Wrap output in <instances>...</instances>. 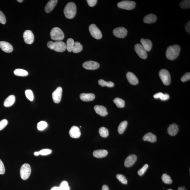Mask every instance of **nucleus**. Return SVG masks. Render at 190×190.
Returning <instances> with one entry per match:
<instances>
[{
    "mask_svg": "<svg viewBox=\"0 0 190 190\" xmlns=\"http://www.w3.org/2000/svg\"><path fill=\"white\" fill-rule=\"evenodd\" d=\"M95 95L93 93H83L80 94V98L84 101H90L95 99Z\"/></svg>",
    "mask_w": 190,
    "mask_h": 190,
    "instance_id": "nucleus-22",
    "label": "nucleus"
},
{
    "mask_svg": "<svg viewBox=\"0 0 190 190\" xmlns=\"http://www.w3.org/2000/svg\"><path fill=\"white\" fill-rule=\"evenodd\" d=\"M84 68L88 70H95L98 69L100 66L99 63L96 62L89 61L84 62L82 65Z\"/></svg>",
    "mask_w": 190,
    "mask_h": 190,
    "instance_id": "nucleus-12",
    "label": "nucleus"
},
{
    "mask_svg": "<svg viewBox=\"0 0 190 190\" xmlns=\"http://www.w3.org/2000/svg\"><path fill=\"white\" fill-rule=\"evenodd\" d=\"M5 172V168L2 161L0 159V174L3 175Z\"/></svg>",
    "mask_w": 190,
    "mask_h": 190,
    "instance_id": "nucleus-46",
    "label": "nucleus"
},
{
    "mask_svg": "<svg viewBox=\"0 0 190 190\" xmlns=\"http://www.w3.org/2000/svg\"><path fill=\"white\" fill-rule=\"evenodd\" d=\"M47 122L45 121H41L37 124V129L39 131H42L47 127Z\"/></svg>",
    "mask_w": 190,
    "mask_h": 190,
    "instance_id": "nucleus-37",
    "label": "nucleus"
},
{
    "mask_svg": "<svg viewBox=\"0 0 190 190\" xmlns=\"http://www.w3.org/2000/svg\"><path fill=\"white\" fill-rule=\"evenodd\" d=\"M51 190H59V187H54L53 188H52Z\"/></svg>",
    "mask_w": 190,
    "mask_h": 190,
    "instance_id": "nucleus-52",
    "label": "nucleus"
},
{
    "mask_svg": "<svg viewBox=\"0 0 190 190\" xmlns=\"http://www.w3.org/2000/svg\"><path fill=\"white\" fill-rule=\"evenodd\" d=\"M190 79V73L189 72L183 75L181 78V81L182 82H185L189 80Z\"/></svg>",
    "mask_w": 190,
    "mask_h": 190,
    "instance_id": "nucleus-43",
    "label": "nucleus"
},
{
    "mask_svg": "<svg viewBox=\"0 0 190 190\" xmlns=\"http://www.w3.org/2000/svg\"><path fill=\"white\" fill-rule=\"evenodd\" d=\"M161 178H162V181L165 184H172V180L171 178L170 177L166 174H163Z\"/></svg>",
    "mask_w": 190,
    "mask_h": 190,
    "instance_id": "nucleus-35",
    "label": "nucleus"
},
{
    "mask_svg": "<svg viewBox=\"0 0 190 190\" xmlns=\"http://www.w3.org/2000/svg\"><path fill=\"white\" fill-rule=\"evenodd\" d=\"M98 84L102 87H105L106 86L108 87H112L114 86V83L111 81H106L103 80V79H100L98 81Z\"/></svg>",
    "mask_w": 190,
    "mask_h": 190,
    "instance_id": "nucleus-31",
    "label": "nucleus"
},
{
    "mask_svg": "<svg viewBox=\"0 0 190 190\" xmlns=\"http://www.w3.org/2000/svg\"><path fill=\"white\" fill-rule=\"evenodd\" d=\"M66 49V44L63 41H57L54 42L53 50L56 52H63Z\"/></svg>",
    "mask_w": 190,
    "mask_h": 190,
    "instance_id": "nucleus-13",
    "label": "nucleus"
},
{
    "mask_svg": "<svg viewBox=\"0 0 190 190\" xmlns=\"http://www.w3.org/2000/svg\"><path fill=\"white\" fill-rule=\"evenodd\" d=\"M99 133L100 136L104 138H106L109 135L108 129L106 127H102L99 129Z\"/></svg>",
    "mask_w": 190,
    "mask_h": 190,
    "instance_id": "nucleus-34",
    "label": "nucleus"
},
{
    "mask_svg": "<svg viewBox=\"0 0 190 190\" xmlns=\"http://www.w3.org/2000/svg\"><path fill=\"white\" fill-rule=\"evenodd\" d=\"M25 95L27 98L30 100V101H33V92L30 89H28L25 92Z\"/></svg>",
    "mask_w": 190,
    "mask_h": 190,
    "instance_id": "nucleus-39",
    "label": "nucleus"
},
{
    "mask_svg": "<svg viewBox=\"0 0 190 190\" xmlns=\"http://www.w3.org/2000/svg\"><path fill=\"white\" fill-rule=\"evenodd\" d=\"M135 50L140 58L145 59L147 58L148 54L141 44H137L135 46Z\"/></svg>",
    "mask_w": 190,
    "mask_h": 190,
    "instance_id": "nucleus-9",
    "label": "nucleus"
},
{
    "mask_svg": "<svg viewBox=\"0 0 190 190\" xmlns=\"http://www.w3.org/2000/svg\"><path fill=\"white\" fill-rule=\"evenodd\" d=\"M69 133L70 136L74 138H79L81 135L79 128L76 126H73L71 127L69 130Z\"/></svg>",
    "mask_w": 190,
    "mask_h": 190,
    "instance_id": "nucleus-15",
    "label": "nucleus"
},
{
    "mask_svg": "<svg viewBox=\"0 0 190 190\" xmlns=\"http://www.w3.org/2000/svg\"><path fill=\"white\" fill-rule=\"evenodd\" d=\"M40 155L39 151V152H36L34 153V155L35 156H39Z\"/></svg>",
    "mask_w": 190,
    "mask_h": 190,
    "instance_id": "nucleus-51",
    "label": "nucleus"
},
{
    "mask_svg": "<svg viewBox=\"0 0 190 190\" xmlns=\"http://www.w3.org/2000/svg\"><path fill=\"white\" fill-rule=\"evenodd\" d=\"M74 41L73 39L69 38L67 41L66 49L68 52H71L72 50L74 44Z\"/></svg>",
    "mask_w": 190,
    "mask_h": 190,
    "instance_id": "nucleus-33",
    "label": "nucleus"
},
{
    "mask_svg": "<svg viewBox=\"0 0 190 190\" xmlns=\"http://www.w3.org/2000/svg\"><path fill=\"white\" fill-rule=\"evenodd\" d=\"M8 124V121L6 119H4L0 121V131L2 130L6 127Z\"/></svg>",
    "mask_w": 190,
    "mask_h": 190,
    "instance_id": "nucleus-42",
    "label": "nucleus"
},
{
    "mask_svg": "<svg viewBox=\"0 0 190 190\" xmlns=\"http://www.w3.org/2000/svg\"><path fill=\"white\" fill-rule=\"evenodd\" d=\"M180 7L183 9L189 8L190 7V1L189 0H185L182 1L180 4Z\"/></svg>",
    "mask_w": 190,
    "mask_h": 190,
    "instance_id": "nucleus-36",
    "label": "nucleus"
},
{
    "mask_svg": "<svg viewBox=\"0 0 190 190\" xmlns=\"http://www.w3.org/2000/svg\"><path fill=\"white\" fill-rule=\"evenodd\" d=\"M143 140L145 141H148L152 143H154L157 140V137L151 132H148L143 137Z\"/></svg>",
    "mask_w": 190,
    "mask_h": 190,
    "instance_id": "nucleus-24",
    "label": "nucleus"
},
{
    "mask_svg": "<svg viewBox=\"0 0 190 190\" xmlns=\"http://www.w3.org/2000/svg\"><path fill=\"white\" fill-rule=\"evenodd\" d=\"M154 97L155 99H160L162 101H165L168 99L169 95L168 94H164L162 93L159 92L155 94Z\"/></svg>",
    "mask_w": 190,
    "mask_h": 190,
    "instance_id": "nucleus-27",
    "label": "nucleus"
},
{
    "mask_svg": "<svg viewBox=\"0 0 190 190\" xmlns=\"http://www.w3.org/2000/svg\"><path fill=\"white\" fill-rule=\"evenodd\" d=\"M116 178L120 182L124 184H127V179L124 175L122 174H117L116 175Z\"/></svg>",
    "mask_w": 190,
    "mask_h": 190,
    "instance_id": "nucleus-38",
    "label": "nucleus"
},
{
    "mask_svg": "<svg viewBox=\"0 0 190 190\" xmlns=\"http://www.w3.org/2000/svg\"><path fill=\"white\" fill-rule=\"evenodd\" d=\"M185 30L188 33L190 34V22L188 21L186 24V26H185Z\"/></svg>",
    "mask_w": 190,
    "mask_h": 190,
    "instance_id": "nucleus-49",
    "label": "nucleus"
},
{
    "mask_svg": "<svg viewBox=\"0 0 190 190\" xmlns=\"http://www.w3.org/2000/svg\"><path fill=\"white\" fill-rule=\"evenodd\" d=\"M31 168L29 164L25 163L22 166L20 169V177L23 180L27 179L30 175Z\"/></svg>",
    "mask_w": 190,
    "mask_h": 190,
    "instance_id": "nucleus-4",
    "label": "nucleus"
},
{
    "mask_svg": "<svg viewBox=\"0 0 190 190\" xmlns=\"http://www.w3.org/2000/svg\"><path fill=\"white\" fill-rule=\"evenodd\" d=\"M50 35L51 39L56 41H61L65 37L63 31L58 27L52 28L51 30Z\"/></svg>",
    "mask_w": 190,
    "mask_h": 190,
    "instance_id": "nucleus-3",
    "label": "nucleus"
},
{
    "mask_svg": "<svg viewBox=\"0 0 190 190\" xmlns=\"http://www.w3.org/2000/svg\"><path fill=\"white\" fill-rule=\"evenodd\" d=\"M141 45L146 52H149L152 48L153 44L151 40L142 39H140Z\"/></svg>",
    "mask_w": 190,
    "mask_h": 190,
    "instance_id": "nucleus-16",
    "label": "nucleus"
},
{
    "mask_svg": "<svg viewBox=\"0 0 190 190\" xmlns=\"http://www.w3.org/2000/svg\"><path fill=\"white\" fill-rule=\"evenodd\" d=\"M89 32L95 39H99L102 37L101 31L95 24H91L89 28Z\"/></svg>",
    "mask_w": 190,
    "mask_h": 190,
    "instance_id": "nucleus-7",
    "label": "nucleus"
},
{
    "mask_svg": "<svg viewBox=\"0 0 190 190\" xmlns=\"http://www.w3.org/2000/svg\"><path fill=\"white\" fill-rule=\"evenodd\" d=\"M6 22V19L5 16L2 12L0 11V23L4 25Z\"/></svg>",
    "mask_w": 190,
    "mask_h": 190,
    "instance_id": "nucleus-45",
    "label": "nucleus"
},
{
    "mask_svg": "<svg viewBox=\"0 0 190 190\" xmlns=\"http://www.w3.org/2000/svg\"><path fill=\"white\" fill-rule=\"evenodd\" d=\"M157 20V17L153 14H149L145 16L143 22L145 23L151 24L155 23Z\"/></svg>",
    "mask_w": 190,
    "mask_h": 190,
    "instance_id": "nucleus-21",
    "label": "nucleus"
},
{
    "mask_svg": "<svg viewBox=\"0 0 190 190\" xmlns=\"http://www.w3.org/2000/svg\"><path fill=\"white\" fill-rule=\"evenodd\" d=\"M59 188V190H70L67 182L66 181L62 182L60 187Z\"/></svg>",
    "mask_w": 190,
    "mask_h": 190,
    "instance_id": "nucleus-40",
    "label": "nucleus"
},
{
    "mask_svg": "<svg viewBox=\"0 0 190 190\" xmlns=\"http://www.w3.org/2000/svg\"><path fill=\"white\" fill-rule=\"evenodd\" d=\"M40 155H47L51 154L52 153V151L49 149H44L41 150L39 151Z\"/></svg>",
    "mask_w": 190,
    "mask_h": 190,
    "instance_id": "nucleus-44",
    "label": "nucleus"
},
{
    "mask_svg": "<svg viewBox=\"0 0 190 190\" xmlns=\"http://www.w3.org/2000/svg\"><path fill=\"white\" fill-rule=\"evenodd\" d=\"M58 1L57 0H51L49 1L45 7V11L46 12L49 13L53 10L55 7Z\"/></svg>",
    "mask_w": 190,
    "mask_h": 190,
    "instance_id": "nucleus-23",
    "label": "nucleus"
},
{
    "mask_svg": "<svg viewBox=\"0 0 190 190\" xmlns=\"http://www.w3.org/2000/svg\"><path fill=\"white\" fill-rule=\"evenodd\" d=\"M148 164H145L138 171V174L139 175L141 176L144 174L145 172L146 171L147 169L148 168Z\"/></svg>",
    "mask_w": 190,
    "mask_h": 190,
    "instance_id": "nucleus-41",
    "label": "nucleus"
},
{
    "mask_svg": "<svg viewBox=\"0 0 190 190\" xmlns=\"http://www.w3.org/2000/svg\"><path fill=\"white\" fill-rule=\"evenodd\" d=\"M94 109L96 113L100 116H105L108 114L106 108L102 105H96L94 107Z\"/></svg>",
    "mask_w": 190,
    "mask_h": 190,
    "instance_id": "nucleus-18",
    "label": "nucleus"
},
{
    "mask_svg": "<svg viewBox=\"0 0 190 190\" xmlns=\"http://www.w3.org/2000/svg\"><path fill=\"white\" fill-rule=\"evenodd\" d=\"M23 39L27 44H32L34 40V35L30 30H26L23 33Z\"/></svg>",
    "mask_w": 190,
    "mask_h": 190,
    "instance_id": "nucleus-11",
    "label": "nucleus"
},
{
    "mask_svg": "<svg viewBox=\"0 0 190 190\" xmlns=\"http://www.w3.org/2000/svg\"><path fill=\"white\" fill-rule=\"evenodd\" d=\"M178 190H186L185 188L183 187H180L178 188Z\"/></svg>",
    "mask_w": 190,
    "mask_h": 190,
    "instance_id": "nucleus-53",
    "label": "nucleus"
},
{
    "mask_svg": "<svg viewBox=\"0 0 190 190\" xmlns=\"http://www.w3.org/2000/svg\"><path fill=\"white\" fill-rule=\"evenodd\" d=\"M76 5L72 2L68 3L64 9V14L67 18H73L76 16Z\"/></svg>",
    "mask_w": 190,
    "mask_h": 190,
    "instance_id": "nucleus-2",
    "label": "nucleus"
},
{
    "mask_svg": "<svg viewBox=\"0 0 190 190\" xmlns=\"http://www.w3.org/2000/svg\"><path fill=\"white\" fill-rule=\"evenodd\" d=\"M159 77L163 83L165 85H168L171 82V76L170 73L165 69H162L159 72Z\"/></svg>",
    "mask_w": 190,
    "mask_h": 190,
    "instance_id": "nucleus-5",
    "label": "nucleus"
},
{
    "mask_svg": "<svg viewBox=\"0 0 190 190\" xmlns=\"http://www.w3.org/2000/svg\"><path fill=\"white\" fill-rule=\"evenodd\" d=\"M54 42L52 41H49L47 44V47L51 50H53Z\"/></svg>",
    "mask_w": 190,
    "mask_h": 190,
    "instance_id": "nucleus-48",
    "label": "nucleus"
},
{
    "mask_svg": "<svg viewBox=\"0 0 190 190\" xmlns=\"http://www.w3.org/2000/svg\"><path fill=\"white\" fill-rule=\"evenodd\" d=\"M0 48L4 52L7 53H10L13 50V48L12 45L4 41L0 42Z\"/></svg>",
    "mask_w": 190,
    "mask_h": 190,
    "instance_id": "nucleus-14",
    "label": "nucleus"
},
{
    "mask_svg": "<svg viewBox=\"0 0 190 190\" xmlns=\"http://www.w3.org/2000/svg\"><path fill=\"white\" fill-rule=\"evenodd\" d=\"M127 78L129 82L132 85H136L138 84V80L133 73L128 72L127 74Z\"/></svg>",
    "mask_w": 190,
    "mask_h": 190,
    "instance_id": "nucleus-19",
    "label": "nucleus"
},
{
    "mask_svg": "<svg viewBox=\"0 0 190 190\" xmlns=\"http://www.w3.org/2000/svg\"><path fill=\"white\" fill-rule=\"evenodd\" d=\"M113 35L116 37L123 39L127 36V31L124 27H119L113 30Z\"/></svg>",
    "mask_w": 190,
    "mask_h": 190,
    "instance_id": "nucleus-8",
    "label": "nucleus"
},
{
    "mask_svg": "<svg viewBox=\"0 0 190 190\" xmlns=\"http://www.w3.org/2000/svg\"><path fill=\"white\" fill-rule=\"evenodd\" d=\"M17 1H18L19 3H22L23 2V0H17Z\"/></svg>",
    "mask_w": 190,
    "mask_h": 190,
    "instance_id": "nucleus-54",
    "label": "nucleus"
},
{
    "mask_svg": "<svg viewBox=\"0 0 190 190\" xmlns=\"http://www.w3.org/2000/svg\"><path fill=\"white\" fill-rule=\"evenodd\" d=\"M63 89L61 87H59L52 93V98L55 103H59L61 100Z\"/></svg>",
    "mask_w": 190,
    "mask_h": 190,
    "instance_id": "nucleus-10",
    "label": "nucleus"
},
{
    "mask_svg": "<svg viewBox=\"0 0 190 190\" xmlns=\"http://www.w3.org/2000/svg\"><path fill=\"white\" fill-rule=\"evenodd\" d=\"M167 131L169 135L174 136L178 133L179 131L178 125L176 124H171L168 128Z\"/></svg>",
    "mask_w": 190,
    "mask_h": 190,
    "instance_id": "nucleus-20",
    "label": "nucleus"
},
{
    "mask_svg": "<svg viewBox=\"0 0 190 190\" xmlns=\"http://www.w3.org/2000/svg\"><path fill=\"white\" fill-rule=\"evenodd\" d=\"M108 154V152L106 150H98L94 151V157L97 158H102L106 157Z\"/></svg>",
    "mask_w": 190,
    "mask_h": 190,
    "instance_id": "nucleus-25",
    "label": "nucleus"
},
{
    "mask_svg": "<svg viewBox=\"0 0 190 190\" xmlns=\"http://www.w3.org/2000/svg\"><path fill=\"white\" fill-rule=\"evenodd\" d=\"M136 5V4L135 1H123L118 3L117 6L120 8L127 10H131L135 8Z\"/></svg>",
    "mask_w": 190,
    "mask_h": 190,
    "instance_id": "nucleus-6",
    "label": "nucleus"
},
{
    "mask_svg": "<svg viewBox=\"0 0 190 190\" xmlns=\"http://www.w3.org/2000/svg\"><path fill=\"white\" fill-rule=\"evenodd\" d=\"M83 47L80 43L76 42L74 43V46L72 49V52L75 53H79L82 50Z\"/></svg>",
    "mask_w": 190,
    "mask_h": 190,
    "instance_id": "nucleus-29",
    "label": "nucleus"
},
{
    "mask_svg": "<svg viewBox=\"0 0 190 190\" xmlns=\"http://www.w3.org/2000/svg\"><path fill=\"white\" fill-rule=\"evenodd\" d=\"M15 101V96L13 95H10L5 100L4 103V106L6 107H9L12 106L14 104Z\"/></svg>",
    "mask_w": 190,
    "mask_h": 190,
    "instance_id": "nucleus-26",
    "label": "nucleus"
},
{
    "mask_svg": "<svg viewBox=\"0 0 190 190\" xmlns=\"http://www.w3.org/2000/svg\"><path fill=\"white\" fill-rule=\"evenodd\" d=\"M137 157L135 155H131L127 157L124 162V165L127 167L132 166L136 162Z\"/></svg>",
    "mask_w": 190,
    "mask_h": 190,
    "instance_id": "nucleus-17",
    "label": "nucleus"
},
{
    "mask_svg": "<svg viewBox=\"0 0 190 190\" xmlns=\"http://www.w3.org/2000/svg\"><path fill=\"white\" fill-rule=\"evenodd\" d=\"M167 190H172V189H168Z\"/></svg>",
    "mask_w": 190,
    "mask_h": 190,
    "instance_id": "nucleus-55",
    "label": "nucleus"
},
{
    "mask_svg": "<svg viewBox=\"0 0 190 190\" xmlns=\"http://www.w3.org/2000/svg\"><path fill=\"white\" fill-rule=\"evenodd\" d=\"M101 190H110L108 186L106 185H103L102 187Z\"/></svg>",
    "mask_w": 190,
    "mask_h": 190,
    "instance_id": "nucleus-50",
    "label": "nucleus"
},
{
    "mask_svg": "<svg viewBox=\"0 0 190 190\" xmlns=\"http://www.w3.org/2000/svg\"><path fill=\"white\" fill-rule=\"evenodd\" d=\"M14 74L16 76H28V72L21 69H16L14 71Z\"/></svg>",
    "mask_w": 190,
    "mask_h": 190,
    "instance_id": "nucleus-28",
    "label": "nucleus"
},
{
    "mask_svg": "<svg viewBox=\"0 0 190 190\" xmlns=\"http://www.w3.org/2000/svg\"><path fill=\"white\" fill-rule=\"evenodd\" d=\"M127 121H124L120 124L118 130L120 134H122L125 131L127 125Z\"/></svg>",
    "mask_w": 190,
    "mask_h": 190,
    "instance_id": "nucleus-30",
    "label": "nucleus"
},
{
    "mask_svg": "<svg viewBox=\"0 0 190 190\" xmlns=\"http://www.w3.org/2000/svg\"><path fill=\"white\" fill-rule=\"evenodd\" d=\"M116 106L119 108H124L125 105V102L122 99L119 98H116L113 100Z\"/></svg>",
    "mask_w": 190,
    "mask_h": 190,
    "instance_id": "nucleus-32",
    "label": "nucleus"
},
{
    "mask_svg": "<svg viewBox=\"0 0 190 190\" xmlns=\"http://www.w3.org/2000/svg\"><path fill=\"white\" fill-rule=\"evenodd\" d=\"M87 2L89 5L90 7H93L95 6L97 2V0H87Z\"/></svg>",
    "mask_w": 190,
    "mask_h": 190,
    "instance_id": "nucleus-47",
    "label": "nucleus"
},
{
    "mask_svg": "<svg viewBox=\"0 0 190 190\" xmlns=\"http://www.w3.org/2000/svg\"><path fill=\"white\" fill-rule=\"evenodd\" d=\"M181 48L178 45H174L167 48L166 52V57L168 59L174 60L179 55Z\"/></svg>",
    "mask_w": 190,
    "mask_h": 190,
    "instance_id": "nucleus-1",
    "label": "nucleus"
}]
</instances>
